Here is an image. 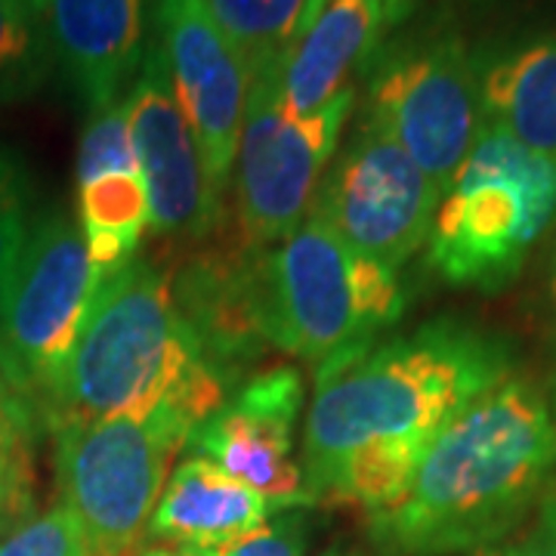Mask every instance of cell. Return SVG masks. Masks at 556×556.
I'll return each instance as SVG.
<instances>
[{"label": "cell", "mask_w": 556, "mask_h": 556, "mask_svg": "<svg viewBox=\"0 0 556 556\" xmlns=\"http://www.w3.org/2000/svg\"><path fill=\"white\" fill-rule=\"evenodd\" d=\"M556 473V417L526 378H507L424 452L405 492L368 514L383 556L482 554L532 514Z\"/></svg>", "instance_id": "6da1fadb"}, {"label": "cell", "mask_w": 556, "mask_h": 556, "mask_svg": "<svg viewBox=\"0 0 556 556\" xmlns=\"http://www.w3.org/2000/svg\"><path fill=\"white\" fill-rule=\"evenodd\" d=\"M510 371L514 350L507 340L455 318L325 358L303 424L309 495L334 464L358 448L408 445L427 452Z\"/></svg>", "instance_id": "7a4b0ae2"}, {"label": "cell", "mask_w": 556, "mask_h": 556, "mask_svg": "<svg viewBox=\"0 0 556 556\" xmlns=\"http://www.w3.org/2000/svg\"><path fill=\"white\" fill-rule=\"evenodd\" d=\"M223 402L226 378L177 313L170 276L146 257L100 278L68 362L43 399L53 424L174 412L192 430Z\"/></svg>", "instance_id": "3957f363"}, {"label": "cell", "mask_w": 556, "mask_h": 556, "mask_svg": "<svg viewBox=\"0 0 556 556\" xmlns=\"http://www.w3.org/2000/svg\"><path fill=\"white\" fill-rule=\"evenodd\" d=\"M554 229L556 159L485 124L439 199L430 266L457 288L501 291Z\"/></svg>", "instance_id": "277c9868"}, {"label": "cell", "mask_w": 556, "mask_h": 556, "mask_svg": "<svg viewBox=\"0 0 556 556\" xmlns=\"http://www.w3.org/2000/svg\"><path fill=\"white\" fill-rule=\"evenodd\" d=\"M260 313L269 346L325 362L396 325L405 291L396 269L358 254L306 214L288 239L260 254Z\"/></svg>", "instance_id": "5b68a950"}, {"label": "cell", "mask_w": 556, "mask_h": 556, "mask_svg": "<svg viewBox=\"0 0 556 556\" xmlns=\"http://www.w3.org/2000/svg\"><path fill=\"white\" fill-rule=\"evenodd\" d=\"M56 482L87 556H130L159 507L167 470L192 433L174 412L56 420Z\"/></svg>", "instance_id": "8992f818"}, {"label": "cell", "mask_w": 556, "mask_h": 556, "mask_svg": "<svg viewBox=\"0 0 556 556\" xmlns=\"http://www.w3.org/2000/svg\"><path fill=\"white\" fill-rule=\"evenodd\" d=\"M365 121L396 139L445 192L485 130L477 56L452 31H420L380 47L368 65Z\"/></svg>", "instance_id": "52a82bcc"}, {"label": "cell", "mask_w": 556, "mask_h": 556, "mask_svg": "<svg viewBox=\"0 0 556 556\" xmlns=\"http://www.w3.org/2000/svg\"><path fill=\"white\" fill-rule=\"evenodd\" d=\"M278 75L281 65L251 75L232 164L236 179L229 182L236 192V236L260 251L288 239L306 219L356 105V87H350L316 115L291 118L281 109Z\"/></svg>", "instance_id": "ba28073f"}, {"label": "cell", "mask_w": 556, "mask_h": 556, "mask_svg": "<svg viewBox=\"0 0 556 556\" xmlns=\"http://www.w3.org/2000/svg\"><path fill=\"white\" fill-rule=\"evenodd\" d=\"M439 189L390 134L362 118L318 182L309 214L358 254L399 269L430 239Z\"/></svg>", "instance_id": "9c48e42d"}, {"label": "cell", "mask_w": 556, "mask_h": 556, "mask_svg": "<svg viewBox=\"0 0 556 556\" xmlns=\"http://www.w3.org/2000/svg\"><path fill=\"white\" fill-rule=\"evenodd\" d=\"M97 285L100 273L78 223L60 211L35 219L0 321L38 402L60 380Z\"/></svg>", "instance_id": "30bf717a"}, {"label": "cell", "mask_w": 556, "mask_h": 556, "mask_svg": "<svg viewBox=\"0 0 556 556\" xmlns=\"http://www.w3.org/2000/svg\"><path fill=\"white\" fill-rule=\"evenodd\" d=\"M155 35L204 170L223 199L232 182L251 72L204 10V0H161Z\"/></svg>", "instance_id": "8fae6325"}, {"label": "cell", "mask_w": 556, "mask_h": 556, "mask_svg": "<svg viewBox=\"0 0 556 556\" xmlns=\"http://www.w3.org/2000/svg\"><path fill=\"white\" fill-rule=\"evenodd\" d=\"M303 378L294 368H269L241 383L186 439L192 455L214 460L278 510L313 504L303 464L294 460V427L303 408Z\"/></svg>", "instance_id": "7c38bea8"}, {"label": "cell", "mask_w": 556, "mask_h": 556, "mask_svg": "<svg viewBox=\"0 0 556 556\" xmlns=\"http://www.w3.org/2000/svg\"><path fill=\"white\" fill-rule=\"evenodd\" d=\"M139 174L149 189V226L161 236L204 239L219 226L223 199L211 186L195 137L179 109L170 72L152 31L137 80L124 93Z\"/></svg>", "instance_id": "4fadbf2b"}, {"label": "cell", "mask_w": 556, "mask_h": 556, "mask_svg": "<svg viewBox=\"0 0 556 556\" xmlns=\"http://www.w3.org/2000/svg\"><path fill=\"white\" fill-rule=\"evenodd\" d=\"M56 68L93 112L137 80L161 0H31Z\"/></svg>", "instance_id": "5bb4252c"}, {"label": "cell", "mask_w": 556, "mask_h": 556, "mask_svg": "<svg viewBox=\"0 0 556 556\" xmlns=\"http://www.w3.org/2000/svg\"><path fill=\"white\" fill-rule=\"evenodd\" d=\"M263 251L236 239L192 254L170 276L177 313L199 340L204 358L226 380L269 350L260 313Z\"/></svg>", "instance_id": "9a60e30c"}, {"label": "cell", "mask_w": 556, "mask_h": 556, "mask_svg": "<svg viewBox=\"0 0 556 556\" xmlns=\"http://www.w3.org/2000/svg\"><path fill=\"white\" fill-rule=\"evenodd\" d=\"M399 20L390 0H321L281 62V109L291 118H309L356 87L353 78L368 72Z\"/></svg>", "instance_id": "2e32d148"}, {"label": "cell", "mask_w": 556, "mask_h": 556, "mask_svg": "<svg viewBox=\"0 0 556 556\" xmlns=\"http://www.w3.org/2000/svg\"><path fill=\"white\" fill-rule=\"evenodd\" d=\"M273 501L219 470L207 457H186L167 479L146 535L161 544L223 551L276 514Z\"/></svg>", "instance_id": "e0dca14e"}, {"label": "cell", "mask_w": 556, "mask_h": 556, "mask_svg": "<svg viewBox=\"0 0 556 556\" xmlns=\"http://www.w3.org/2000/svg\"><path fill=\"white\" fill-rule=\"evenodd\" d=\"M489 127L556 159V31H538L477 56Z\"/></svg>", "instance_id": "ac0fdd59"}, {"label": "cell", "mask_w": 556, "mask_h": 556, "mask_svg": "<svg viewBox=\"0 0 556 556\" xmlns=\"http://www.w3.org/2000/svg\"><path fill=\"white\" fill-rule=\"evenodd\" d=\"M80 232L97 273H118L137 257L142 232L149 229V189L139 170H112L78 182Z\"/></svg>", "instance_id": "d6986e66"}, {"label": "cell", "mask_w": 556, "mask_h": 556, "mask_svg": "<svg viewBox=\"0 0 556 556\" xmlns=\"http://www.w3.org/2000/svg\"><path fill=\"white\" fill-rule=\"evenodd\" d=\"M204 10L236 47L248 72L281 65L298 35L306 0H204Z\"/></svg>", "instance_id": "ffe728a7"}, {"label": "cell", "mask_w": 556, "mask_h": 556, "mask_svg": "<svg viewBox=\"0 0 556 556\" xmlns=\"http://www.w3.org/2000/svg\"><path fill=\"white\" fill-rule=\"evenodd\" d=\"M35 405L3 393L0 399V538L31 522L35 514Z\"/></svg>", "instance_id": "44dd1931"}, {"label": "cell", "mask_w": 556, "mask_h": 556, "mask_svg": "<svg viewBox=\"0 0 556 556\" xmlns=\"http://www.w3.org/2000/svg\"><path fill=\"white\" fill-rule=\"evenodd\" d=\"M56 60L31 0H0V102L35 97Z\"/></svg>", "instance_id": "7402d4cb"}, {"label": "cell", "mask_w": 556, "mask_h": 556, "mask_svg": "<svg viewBox=\"0 0 556 556\" xmlns=\"http://www.w3.org/2000/svg\"><path fill=\"white\" fill-rule=\"evenodd\" d=\"M35 229V186L22 159L0 142V313Z\"/></svg>", "instance_id": "603a6c76"}, {"label": "cell", "mask_w": 556, "mask_h": 556, "mask_svg": "<svg viewBox=\"0 0 556 556\" xmlns=\"http://www.w3.org/2000/svg\"><path fill=\"white\" fill-rule=\"evenodd\" d=\"M112 170H139L124 97L90 115L78 149V182Z\"/></svg>", "instance_id": "cb8c5ba5"}, {"label": "cell", "mask_w": 556, "mask_h": 556, "mask_svg": "<svg viewBox=\"0 0 556 556\" xmlns=\"http://www.w3.org/2000/svg\"><path fill=\"white\" fill-rule=\"evenodd\" d=\"M0 556H87V551L78 522L60 504L0 538Z\"/></svg>", "instance_id": "d4e9b609"}, {"label": "cell", "mask_w": 556, "mask_h": 556, "mask_svg": "<svg viewBox=\"0 0 556 556\" xmlns=\"http://www.w3.org/2000/svg\"><path fill=\"white\" fill-rule=\"evenodd\" d=\"M303 547H306V526L300 517L288 514L236 538L232 544L217 551V556H303Z\"/></svg>", "instance_id": "484cf974"}, {"label": "cell", "mask_w": 556, "mask_h": 556, "mask_svg": "<svg viewBox=\"0 0 556 556\" xmlns=\"http://www.w3.org/2000/svg\"><path fill=\"white\" fill-rule=\"evenodd\" d=\"M479 556H556V526L538 522L529 535L501 544V547H489Z\"/></svg>", "instance_id": "4316f807"}, {"label": "cell", "mask_w": 556, "mask_h": 556, "mask_svg": "<svg viewBox=\"0 0 556 556\" xmlns=\"http://www.w3.org/2000/svg\"><path fill=\"white\" fill-rule=\"evenodd\" d=\"M0 387H3V393H13V396H22V399H31V402H38V399H35V393L28 390L25 378H22L16 358H13V350H10V343H7V334H3V321H0Z\"/></svg>", "instance_id": "83f0119b"}, {"label": "cell", "mask_w": 556, "mask_h": 556, "mask_svg": "<svg viewBox=\"0 0 556 556\" xmlns=\"http://www.w3.org/2000/svg\"><path fill=\"white\" fill-rule=\"evenodd\" d=\"M544 316H547V325L556 334V236L547 248V260H544Z\"/></svg>", "instance_id": "f1b7e54d"}, {"label": "cell", "mask_w": 556, "mask_h": 556, "mask_svg": "<svg viewBox=\"0 0 556 556\" xmlns=\"http://www.w3.org/2000/svg\"><path fill=\"white\" fill-rule=\"evenodd\" d=\"M139 556H217L214 551H195V547H177V544H159V547H149Z\"/></svg>", "instance_id": "f546056e"}, {"label": "cell", "mask_w": 556, "mask_h": 556, "mask_svg": "<svg viewBox=\"0 0 556 556\" xmlns=\"http://www.w3.org/2000/svg\"><path fill=\"white\" fill-rule=\"evenodd\" d=\"M538 522L556 526V482L547 489V495L541 497V510H538Z\"/></svg>", "instance_id": "4dcf8cb0"}, {"label": "cell", "mask_w": 556, "mask_h": 556, "mask_svg": "<svg viewBox=\"0 0 556 556\" xmlns=\"http://www.w3.org/2000/svg\"><path fill=\"white\" fill-rule=\"evenodd\" d=\"M390 3L396 7L399 16H405V10H408V3H412V0H390ZM318 7H321V0H306V13H303V22H300V28L306 25V20H309V16L316 13ZM300 28H298V31H300ZM294 38H298V35H294Z\"/></svg>", "instance_id": "1f68e13d"}, {"label": "cell", "mask_w": 556, "mask_h": 556, "mask_svg": "<svg viewBox=\"0 0 556 556\" xmlns=\"http://www.w3.org/2000/svg\"><path fill=\"white\" fill-rule=\"evenodd\" d=\"M325 556H346V554H325Z\"/></svg>", "instance_id": "d6a6232c"}]
</instances>
